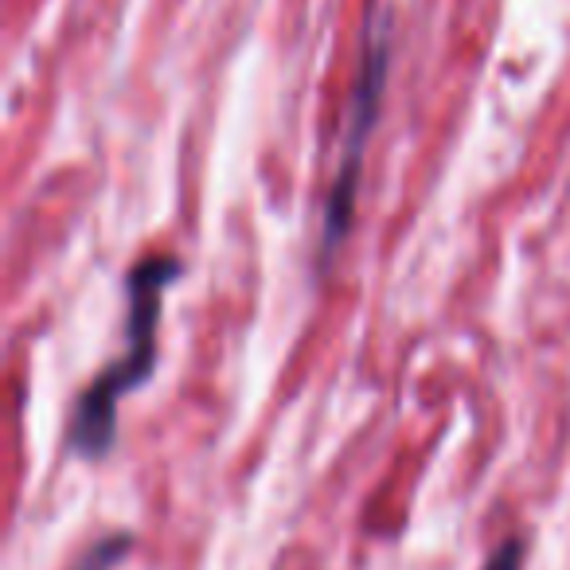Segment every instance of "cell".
I'll use <instances>...</instances> for the list:
<instances>
[{
  "instance_id": "1",
  "label": "cell",
  "mask_w": 570,
  "mask_h": 570,
  "mask_svg": "<svg viewBox=\"0 0 570 570\" xmlns=\"http://www.w3.org/2000/svg\"><path fill=\"white\" fill-rule=\"evenodd\" d=\"M176 254H149L126 277L129 317H126V352L79 395L67 422V450L87 461H98L118 442V403L137 391L157 367V328L165 289L180 277Z\"/></svg>"
},
{
  "instance_id": "3",
  "label": "cell",
  "mask_w": 570,
  "mask_h": 570,
  "mask_svg": "<svg viewBox=\"0 0 570 570\" xmlns=\"http://www.w3.org/2000/svg\"><path fill=\"white\" fill-rule=\"evenodd\" d=\"M126 554H129V535H110V539H102V543L90 547L75 570H114Z\"/></svg>"
},
{
  "instance_id": "4",
  "label": "cell",
  "mask_w": 570,
  "mask_h": 570,
  "mask_svg": "<svg viewBox=\"0 0 570 570\" xmlns=\"http://www.w3.org/2000/svg\"><path fill=\"white\" fill-rule=\"evenodd\" d=\"M520 567H523V543H520V539H508V543H500L497 554L484 562V570H520Z\"/></svg>"
},
{
  "instance_id": "2",
  "label": "cell",
  "mask_w": 570,
  "mask_h": 570,
  "mask_svg": "<svg viewBox=\"0 0 570 570\" xmlns=\"http://www.w3.org/2000/svg\"><path fill=\"white\" fill-rule=\"evenodd\" d=\"M383 87H387V20L380 17V24L372 20V28H367L364 67H360L356 90H352V102H348V121H344L341 168H336L333 191H328V204H325V223H321V258L325 262L341 250L344 238H348V230H352L360 168H364L367 141H372V134H375Z\"/></svg>"
}]
</instances>
